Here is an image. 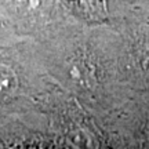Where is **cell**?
<instances>
[{
  "instance_id": "1",
  "label": "cell",
  "mask_w": 149,
  "mask_h": 149,
  "mask_svg": "<svg viewBox=\"0 0 149 149\" xmlns=\"http://www.w3.org/2000/svg\"><path fill=\"white\" fill-rule=\"evenodd\" d=\"M69 141L72 142L74 148L77 149H97L98 142L95 137L84 127L73 128L69 134Z\"/></svg>"
},
{
  "instance_id": "2",
  "label": "cell",
  "mask_w": 149,
  "mask_h": 149,
  "mask_svg": "<svg viewBox=\"0 0 149 149\" xmlns=\"http://www.w3.org/2000/svg\"><path fill=\"white\" fill-rule=\"evenodd\" d=\"M18 87V77L14 73V70L6 66L0 65V97H7L13 94Z\"/></svg>"
},
{
  "instance_id": "3",
  "label": "cell",
  "mask_w": 149,
  "mask_h": 149,
  "mask_svg": "<svg viewBox=\"0 0 149 149\" xmlns=\"http://www.w3.org/2000/svg\"><path fill=\"white\" fill-rule=\"evenodd\" d=\"M68 74L70 77V81H73L74 84L80 86V87H87L88 84H91V77L88 70L86 69V66H79V65H70V68L68 69Z\"/></svg>"
}]
</instances>
